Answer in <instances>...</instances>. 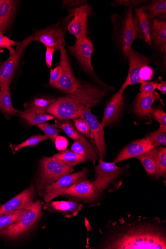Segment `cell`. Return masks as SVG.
<instances>
[{"label": "cell", "instance_id": "obj_1", "mask_svg": "<svg viewBox=\"0 0 166 249\" xmlns=\"http://www.w3.org/2000/svg\"><path fill=\"white\" fill-rule=\"evenodd\" d=\"M121 225L105 240L102 249H166V235L160 219L153 222L139 220Z\"/></svg>", "mask_w": 166, "mask_h": 249}, {"label": "cell", "instance_id": "obj_2", "mask_svg": "<svg viewBox=\"0 0 166 249\" xmlns=\"http://www.w3.org/2000/svg\"><path fill=\"white\" fill-rule=\"evenodd\" d=\"M106 89L84 83L73 93L58 98L47 108V112L59 120L80 118L84 108L96 106L106 96Z\"/></svg>", "mask_w": 166, "mask_h": 249}, {"label": "cell", "instance_id": "obj_3", "mask_svg": "<svg viewBox=\"0 0 166 249\" xmlns=\"http://www.w3.org/2000/svg\"><path fill=\"white\" fill-rule=\"evenodd\" d=\"M40 174L37 187L38 192L45 191L47 187L55 183L61 177L74 172L68 166L51 157H44L41 162Z\"/></svg>", "mask_w": 166, "mask_h": 249}, {"label": "cell", "instance_id": "obj_4", "mask_svg": "<svg viewBox=\"0 0 166 249\" xmlns=\"http://www.w3.org/2000/svg\"><path fill=\"white\" fill-rule=\"evenodd\" d=\"M41 203L39 200L35 202L25 210L19 219L5 230L0 231V237L15 239L23 235L36 224L41 215Z\"/></svg>", "mask_w": 166, "mask_h": 249}, {"label": "cell", "instance_id": "obj_5", "mask_svg": "<svg viewBox=\"0 0 166 249\" xmlns=\"http://www.w3.org/2000/svg\"><path fill=\"white\" fill-rule=\"evenodd\" d=\"M99 193L93 183L81 179L67 188L44 194V199L45 203H47L59 196L64 195L91 200L95 199Z\"/></svg>", "mask_w": 166, "mask_h": 249}, {"label": "cell", "instance_id": "obj_6", "mask_svg": "<svg viewBox=\"0 0 166 249\" xmlns=\"http://www.w3.org/2000/svg\"><path fill=\"white\" fill-rule=\"evenodd\" d=\"M33 41L34 35L27 37L18 43L13 54L5 62H0V89L6 84L10 85L23 53Z\"/></svg>", "mask_w": 166, "mask_h": 249}, {"label": "cell", "instance_id": "obj_7", "mask_svg": "<svg viewBox=\"0 0 166 249\" xmlns=\"http://www.w3.org/2000/svg\"><path fill=\"white\" fill-rule=\"evenodd\" d=\"M59 50L62 73L58 81L51 86L67 94L73 93L81 86L82 83L74 74L65 46L61 47Z\"/></svg>", "mask_w": 166, "mask_h": 249}, {"label": "cell", "instance_id": "obj_8", "mask_svg": "<svg viewBox=\"0 0 166 249\" xmlns=\"http://www.w3.org/2000/svg\"><path fill=\"white\" fill-rule=\"evenodd\" d=\"M67 17V29L76 39L86 36L88 34V21L91 14L90 5L85 4L79 7L70 9Z\"/></svg>", "mask_w": 166, "mask_h": 249}, {"label": "cell", "instance_id": "obj_9", "mask_svg": "<svg viewBox=\"0 0 166 249\" xmlns=\"http://www.w3.org/2000/svg\"><path fill=\"white\" fill-rule=\"evenodd\" d=\"M68 49L86 72L91 75H95L91 60L94 49L92 41L87 36L77 39L74 46H69Z\"/></svg>", "mask_w": 166, "mask_h": 249}, {"label": "cell", "instance_id": "obj_10", "mask_svg": "<svg viewBox=\"0 0 166 249\" xmlns=\"http://www.w3.org/2000/svg\"><path fill=\"white\" fill-rule=\"evenodd\" d=\"M124 170L113 163L104 162L100 159L99 165L95 168V179L93 183L99 193L104 191Z\"/></svg>", "mask_w": 166, "mask_h": 249}, {"label": "cell", "instance_id": "obj_11", "mask_svg": "<svg viewBox=\"0 0 166 249\" xmlns=\"http://www.w3.org/2000/svg\"><path fill=\"white\" fill-rule=\"evenodd\" d=\"M80 118L88 124L92 134L93 140L97 147L100 159L104 160L106 154V145L105 140L104 127L90 108H84L81 111Z\"/></svg>", "mask_w": 166, "mask_h": 249}, {"label": "cell", "instance_id": "obj_12", "mask_svg": "<svg viewBox=\"0 0 166 249\" xmlns=\"http://www.w3.org/2000/svg\"><path fill=\"white\" fill-rule=\"evenodd\" d=\"M129 63V69L127 79L120 89L124 92L126 88L129 85L141 83L140 73L142 69L148 66L150 63L149 58L141 54L131 48L127 56Z\"/></svg>", "mask_w": 166, "mask_h": 249}, {"label": "cell", "instance_id": "obj_13", "mask_svg": "<svg viewBox=\"0 0 166 249\" xmlns=\"http://www.w3.org/2000/svg\"><path fill=\"white\" fill-rule=\"evenodd\" d=\"M35 41L43 43L46 47L58 50L62 46H65V32L59 26L55 25L39 30L34 35Z\"/></svg>", "mask_w": 166, "mask_h": 249}, {"label": "cell", "instance_id": "obj_14", "mask_svg": "<svg viewBox=\"0 0 166 249\" xmlns=\"http://www.w3.org/2000/svg\"><path fill=\"white\" fill-rule=\"evenodd\" d=\"M34 196L35 190L32 185L0 207V215L29 209L35 202Z\"/></svg>", "mask_w": 166, "mask_h": 249}, {"label": "cell", "instance_id": "obj_15", "mask_svg": "<svg viewBox=\"0 0 166 249\" xmlns=\"http://www.w3.org/2000/svg\"><path fill=\"white\" fill-rule=\"evenodd\" d=\"M133 19L136 37L145 40L150 46H152V21L149 17L145 6L135 10L134 15L133 14Z\"/></svg>", "mask_w": 166, "mask_h": 249}, {"label": "cell", "instance_id": "obj_16", "mask_svg": "<svg viewBox=\"0 0 166 249\" xmlns=\"http://www.w3.org/2000/svg\"><path fill=\"white\" fill-rule=\"evenodd\" d=\"M155 147L150 141L145 138L135 141L127 146L114 160L116 164L143 154Z\"/></svg>", "mask_w": 166, "mask_h": 249}, {"label": "cell", "instance_id": "obj_17", "mask_svg": "<svg viewBox=\"0 0 166 249\" xmlns=\"http://www.w3.org/2000/svg\"><path fill=\"white\" fill-rule=\"evenodd\" d=\"M124 92L119 90L107 106L101 124L104 127L115 123L120 119L124 104Z\"/></svg>", "mask_w": 166, "mask_h": 249}, {"label": "cell", "instance_id": "obj_18", "mask_svg": "<svg viewBox=\"0 0 166 249\" xmlns=\"http://www.w3.org/2000/svg\"><path fill=\"white\" fill-rule=\"evenodd\" d=\"M120 37L123 54L127 57L129 52L132 48L131 45L134 39L136 38L132 10L131 8L125 14Z\"/></svg>", "mask_w": 166, "mask_h": 249}, {"label": "cell", "instance_id": "obj_19", "mask_svg": "<svg viewBox=\"0 0 166 249\" xmlns=\"http://www.w3.org/2000/svg\"><path fill=\"white\" fill-rule=\"evenodd\" d=\"M44 205L45 210L51 213H61L66 218L76 216L83 206L78 202L72 200L51 201Z\"/></svg>", "mask_w": 166, "mask_h": 249}, {"label": "cell", "instance_id": "obj_20", "mask_svg": "<svg viewBox=\"0 0 166 249\" xmlns=\"http://www.w3.org/2000/svg\"><path fill=\"white\" fill-rule=\"evenodd\" d=\"M151 40L154 46L161 52L166 51V22L157 19L152 21Z\"/></svg>", "mask_w": 166, "mask_h": 249}, {"label": "cell", "instance_id": "obj_21", "mask_svg": "<svg viewBox=\"0 0 166 249\" xmlns=\"http://www.w3.org/2000/svg\"><path fill=\"white\" fill-rule=\"evenodd\" d=\"M160 99V95L156 92L148 96H143L139 93L136 99L134 112L139 117H150L152 106L157 100Z\"/></svg>", "mask_w": 166, "mask_h": 249}, {"label": "cell", "instance_id": "obj_22", "mask_svg": "<svg viewBox=\"0 0 166 249\" xmlns=\"http://www.w3.org/2000/svg\"><path fill=\"white\" fill-rule=\"evenodd\" d=\"M159 146H155L148 151L136 157L149 175L156 178L158 171Z\"/></svg>", "mask_w": 166, "mask_h": 249}, {"label": "cell", "instance_id": "obj_23", "mask_svg": "<svg viewBox=\"0 0 166 249\" xmlns=\"http://www.w3.org/2000/svg\"><path fill=\"white\" fill-rule=\"evenodd\" d=\"M18 1L4 0L0 5V33L4 34L15 14Z\"/></svg>", "mask_w": 166, "mask_h": 249}, {"label": "cell", "instance_id": "obj_24", "mask_svg": "<svg viewBox=\"0 0 166 249\" xmlns=\"http://www.w3.org/2000/svg\"><path fill=\"white\" fill-rule=\"evenodd\" d=\"M87 173L88 170L85 168L78 172L65 175L61 177L55 183L47 187L44 191V194L67 188L82 179L85 177Z\"/></svg>", "mask_w": 166, "mask_h": 249}, {"label": "cell", "instance_id": "obj_25", "mask_svg": "<svg viewBox=\"0 0 166 249\" xmlns=\"http://www.w3.org/2000/svg\"><path fill=\"white\" fill-rule=\"evenodd\" d=\"M71 150L85 157L93 165L98 160V157L95 151L82 134L78 139L75 140L71 146Z\"/></svg>", "mask_w": 166, "mask_h": 249}, {"label": "cell", "instance_id": "obj_26", "mask_svg": "<svg viewBox=\"0 0 166 249\" xmlns=\"http://www.w3.org/2000/svg\"><path fill=\"white\" fill-rule=\"evenodd\" d=\"M9 87L6 84L0 89V110L7 117L18 115L20 111L13 106Z\"/></svg>", "mask_w": 166, "mask_h": 249}, {"label": "cell", "instance_id": "obj_27", "mask_svg": "<svg viewBox=\"0 0 166 249\" xmlns=\"http://www.w3.org/2000/svg\"><path fill=\"white\" fill-rule=\"evenodd\" d=\"M18 116L25 119L30 125H37L38 124L45 123L55 119L52 115L42 114L35 110L31 107L27 108L25 111H20Z\"/></svg>", "mask_w": 166, "mask_h": 249}, {"label": "cell", "instance_id": "obj_28", "mask_svg": "<svg viewBox=\"0 0 166 249\" xmlns=\"http://www.w3.org/2000/svg\"><path fill=\"white\" fill-rule=\"evenodd\" d=\"M52 158L73 167L87 160L85 157L71 150H65L60 151L52 156Z\"/></svg>", "mask_w": 166, "mask_h": 249}, {"label": "cell", "instance_id": "obj_29", "mask_svg": "<svg viewBox=\"0 0 166 249\" xmlns=\"http://www.w3.org/2000/svg\"><path fill=\"white\" fill-rule=\"evenodd\" d=\"M52 125L56 128L62 129L69 138L75 141L78 139L82 134L69 120H56L55 124Z\"/></svg>", "mask_w": 166, "mask_h": 249}, {"label": "cell", "instance_id": "obj_30", "mask_svg": "<svg viewBox=\"0 0 166 249\" xmlns=\"http://www.w3.org/2000/svg\"><path fill=\"white\" fill-rule=\"evenodd\" d=\"M150 19L163 15L166 13V0H159L151 2L148 6H145Z\"/></svg>", "mask_w": 166, "mask_h": 249}, {"label": "cell", "instance_id": "obj_31", "mask_svg": "<svg viewBox=\"0 0 166 249\" xmlns=\"http://www.w3.org/2000/svg\"><path fill=\"white\" fill-rule=\"evenodd\" d=\"M25 210L23 209L0 215V231L5 230L8 226L16 222Z\"/></svg>", "mask_w": 166, "mask_h": 249}, {"label": "cell", "instance_id": "obj_32", "mask_svg": "<svg viewBox=\"0 0 166 249\" xmlns=\"http://www.w3.org/2000/svg\"><path fill=\"white\" fill-rule=\"evenodd\" d=\"M146 138L148 139L155 146H159L160 144L166 145V127L160 125L158 130L148 133L146 135Z\"/></svg>", "mask_w": 166, "mask_h": 249}, {"label": "cell", "instance_id": "obj_33", "mask_svg": "<svg viewBox=\"0 0 166 249\" xmlns=\"http://www.w3.org/2000/svg\"><path fill=\"white\" fill-rule=\"evenodd\" d=\"M46 136L41 135H37L32 136L28 140L25 142L17 145L11 144L10 148L13 153H16L17 151L23 148L28 146H35L37 145L41 142L47 140Z\"/></svg>", "mask_w": 166, "mask_h": 249}, {"label": "cell", "instance_id": "obj_34", "mask_svg": "<svg viewBox=\"0 0 166 249\" xmlns=\"http://www.w3.org/2000/svg\"><path fill=\"white\" fill-rule=\"evenodd\" d=\"M55 101V99L36 98L32 102L30 106L38 112L46 114L47 107Z\"/></svg>", "mask_w": 166, "mask_h": 249}, {"label": "cell", "instance_id": "obj_35", "mask_svg": "<svg viewBox=\"0 0 166 249\" xmlns=\"http://www.w3.org/2000/svg\"><path fill=\"white\" fill-rule=\"evenodd\" d=\"M45 134L47 139L51 140L55 143V140L61 132V130L54 127L49 124L43 123L36 125Z\"/></svg>", "mask_w": 166, "mask_h": 249}, {"label": "cell", "instance_id": "obj_36", "mask_svg": "<svg viewBox=\"0 0 166 249\" xmlns=\"http://www.w3.org/2000/svg\"><path fill=\"white\" fill-rule=\"evenodd\" d=\"M18 43L0 33V53H3L6 49L9 51L10 55H12L15 52V49L13 47H17Z\"/></svg>", "mask_w": 166, "mask_h": 249}, {"label": "cell", "instance_id": "obj_37", "mask_svg": "<svg viewBox=\"0 0 166 249\" xmlns=\"http://www.w3.org/2000/svg\"><path fill=\"white\" fill-rule=\"evenodd\" d=\"M166 175V148L160 147L159 152L158 171L157 179L165 177Z\"/></svg>", "mask_w": 166, "mask_h": 249}, {"label": "cell", "instance_id": "obj_38", "mask_svg": "<svg viewBox=\"0 0 166 249\" xmlns=\"http://www.w3.org/2000/svg\"><path fill=\"white\" fill-rule=\"evenodd\" d=\"M74 125L77 130L81 133L84 134L87 137L93 140L92 134L87 122L82 118L73 120Z\"/></svg>", "mask_w": 166, "mask_h": 249}, {"label": "cell", "instance_id": "obj_39", "mask_svg": "<svg viewBox=\"0 0 166 249\" xmlns=\"http://www.w3.org/2000/svg\"><path fill=\"white\" fill-rule=\"evenodd\" d=\"M151 118L166 127V114L161 107L152 108L150 110Z\"/></svg>", "mask_w": 166, "mask_h": 249}, {"label": "cell", "instance_id": "obj_40", "mask_svg": "<svg viewBox=\"0 0 166 249\" xmlns=\"http://www.w3.org/2000/svg\"><path fill=\"white\" fill-rule=\"evenodd\" d=\"M158 83L156 82L148 81L141 83L140 91L142 95L146 96L152 94L157 89Z\"/></svg>", "mask_w": 166, "mask_h": 249}, {"label": "cell", "instance_id": "obj_41", "mask_svg": "<svg viewBox=\"0 0 166 249\" xmlns=\"http://www.w3.org/2000/svg\"><path fill=\"white\" fill-rule=\"evenodd\" d=\"M153 76V71L151 67L146 66L142 69L140 73L141 84L149 81Z\"/></svg>", "mask_w": 166, "mask_h": 249}, {"label": "cell", "instance_id": "obj_42", "mask_svg": "<svg viewBox=\"0 0 166 249\" xmlns=\"http://www.w3.org/2000/svg\"><path fill=\"white\" fill-rule=\"evenodd\" d=\"M61 73V68L59 64L56 66L54 69H52L49 84L52 86L56 83L60 78Z\"/></svg>", "mask_w": 166, "mask_h": 249}, {"label": "cell", "instance_id": "obj_43", "mask_svg": "<svg viewBox=\"0 0 166 249\" xmlns=\"http://www.w3.org/2000/svg\"><path fill=\"white\" fill-rule=\"evenodd\" d=\"M55 143L56 149L60 151H62L67 149L68 141L66 138L62 136H57L55 140Z\"/></svg>", "mask_w": 166, "mask_h": 249}, {"label": "cell", "instance_id": "obj_44", "mask_svg": "<svg viewBox=\"0 0 166 249\" xmlns=\"http://www.w3.org/2000/svg\"><path fill=\"white\" fill-rule=\"evenodd\" d=\"M56 51L54 49L46 47L45 53V61L47 66L49 68L52 67L54 54Z\"/></svg>", "mask_w": 166, "mask_h": 249}, {"label": "cell", "instance_id": "obj_45", "mask_svg": "<svg viewBox=\"0 0 166 249\" xmlns=\"http://www.w3.org/2000/svg\"><path fill=\"white\" fill-rule=\"evenodd\" d=\"M144 1H115L112 3V4L115 6L124 5L126 6H136L145 3Z\"/></svg>", "mask_w": 166, "mask_h": 249}, {"label": "cell", "instance_id": "obj_46", "mask_svg": "<svg viewBox=\"0 0 166 249\" xmlns=\"http://www.w3.org/2000/svg\"><path fill=\"white\" fill-rule=\"evenodd\" d=\"M85 3L84 1H64L63 5L64 7H74L77 6H81Z\"/></svg>", "mask_w": 166, "mask_h": 249}, {"label": "cell", "instance_id": "obj_47", "mask_svg": "<svg viewBox=\"0 0 166 249\" xmlns=\"http://www.w3.org/2000/svg\"><path fill=\"white\" fill-rule=\"evenodd\" d=\"M157 89L162 92L163 94H166V83L165 81L158 83Z\"/></svg>", "mask_w": 166, "mask_h": 249}, {"label": "cell", "instance_id": "obj_48", "mask_svg": "<svg viewBox=\"0 0 166 249\" xmlns=\"http://www.w3.org/2000/svg\"><path fill=\"white\" fill-rule=\"evenodd\" d=\"M4 0H0V5L3 2Z\"/></svg>", "mask_w": 166, "mask_h": 249}]
</instances>
